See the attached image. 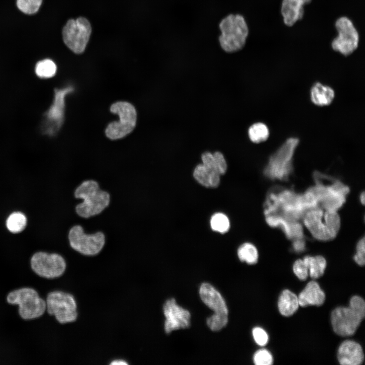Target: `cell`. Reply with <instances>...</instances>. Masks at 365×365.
Segmentation results:
<instances>
[{"label":"cell","instance_id":"cell-16","mask_svg":"<svg viewBox=\"0 0 365 365\" xmlns=\"http://www.w3.org/2000/svg\"><path fill=\"white\" fill-rule=\"evenodd\" d=\"M335 25L338 35L332 42V48L343 55H349L358 47V32L352 21L346 17L337 19Z\"/></svg>","mask_w":365,"mask_h":365},{"label":"cell","instance_id":"cell-22","mask_svg":"<svg viewBox=\"0 0 365 365\" xmlns=\"http://www.w3.org/2000/svg\"><path fill=\"white\" fill-rule=\"evenodd\" d=\"M193 175L200 185L206 188H215L220 183L221 175L216 171L208 170L202 164L195 167Z\"/></svg>","mask_w":365,"mask_h":365},{"label":"cell","instance_id":"cell-33","mask_svg":"<svg viewBox=\"0 0 365 365\" xmlns=\"http://www.w3.org/2000/svg\"><path fill=\"white\" fill-rule=\"evenodd\" d=\"M293 271L298 278L301 280H305L309 275L308 268L303 259H298L295 262Z\"/></svg>","mask_w":365,"mask_h":365},{"label":"cell","instance_id":"cell-40","mask_svg":"<svg viewBox=\"0 0 365 365\" xmlns=\"http://www.w3.org/2000/svg\"><path fill=\"white\" fill-rule=\"evenodd\" d=\"M359 200H360V203L364 205V202H365V194H364V192H362L360 194V196H359Z\"/></svg>","mask_w":365,"mask_h":365},{"label":"cell","instance_id":"cell-37","mask_svg":"<svg viewBox=\"0 0 365 365\" xmlns=\"http://www.w3.org/2000/svg\"><path fill=\"white\" fill-rule=\"evenodd\" d=\"M201 160L202 162V164L208 170L217 172L216 169L214 157L212 153L209 152L203 153L201 155Z\"/></svg>","mask_w":365,"mask_h":365},{"label":"cell","instance_id":"cell-13","mask_svg":"<svg viewBox=\"0 0 365 365\" xmlns=\"http://www.w3.org/2000/svg\"><path fill=\"white\" fill-rule=\"evenodd\" d=\"M110 110L117 114L119 121L112 122L105 129L106 136L115 140L124 137L134 128L136 122V112L134 107L126 101H119L113 104Z\"/></svg>","mask_w":365,"mask_h":365},{"label":"cell","instance_id":"cell-14","mask_svg":"<svg viewBox=\"0 0 365 365\" xmlns=\"http://www.w3.org/2000/svg\"><path fill=\"white\" fill-rule=\"evenodd\" d=\"M71 87L54 90V97L52 104L44 114L41 124L42 134L53 136L60 129L64 120L65 97L72 92Z\"/></svg>","mask_w":365,"mask_h":365},{"label":"cell","instance_id":"cell-38","mask_svg":"<svg viewBox=\"0 0 365 365\" xmlns=\"http://www.w3.org/2000/svg\"><path fill=\"white\" fill-rule=\"evenodd\" d=\"M293 241V246L295 251L301 252L304 250L305 247V242L304 238L297 239Z\"/></svg>","mask_w":365,"mask_h":365},{"label":"cell","instance_id":"cell-1","mask_svg":"<svg viewBox=\"0 0 365 365\" xmlns=\"http://www.w3.org/2000/svg\"><path fill=\"white\" fill-rule=\"evenodd\" d=\"M318 206L315 198L308 189L298 194L291 190H283L268 196L265 203L264 214H276L295 221L302 220L309 209Z\"/></svg>","mask_w":365,"mask_h":365},{"label":"cell","instance_id":"cell-4","mask_svg":"<svg viewBox=\"0 0 365 365\" xmlns=\"http://www.w3.org/2000/svg\"><path fill=\"white\" fill-rule=\"evenodd\" d=\"M321 179L315 176L316 185L309 190L314 196L318 206L324 209L336 210L345 202L349 189L340 181L315 173Z\"/></svg>","mask_w":365,"mask_h":365},{"label":"cell","instance_id":"cell-18","mask_svg":"<svg viewBox=\"0 0 365 365\" xmlns=\"http://www.w3.org/2000/svg\"><path fill=\"white\" fill-rule=\"evenodd\" d=\"M265 220L269 226L280 228L289 239L304 238L303 226L299 221L289 220L273 214L265 215Z\"/></svg>","mask_w":365,"mask_h":365},{"label":"cell","instance_id":"cell-24","mask_svg":"<svg viewBox=\"0 0 365 365\" xmlns=\"http://www.w3.org/2000/svg\"><path fill=\"white\" fill-rule=\"evenodd\" d=\"M335 96L334 90L330 87L320 83H315L310 91V97L315 104L319 106L328 105Z\"/></svg>","mask_w":365,"mask_h":365},{"label":"cell","instance_id":"cell-35","mask_svg":"<svg viewBox=\"0 0 365 365\" xmlns=\"http://www.w3.org/2000/svg\"><path fill=\"white\" fill-rule=\"evenodd\" d=\"M216 169L222 175L225 174L227 170V163L223 154L220 152L213 153Z\"/></svg>","mask_w":365,"mask_h":365},{"label":"cell","instance_id":"cell-26","mask_svg":"<svg viewBox=\"0 0 365 365\" xmlns=\"http://www.w3.org/2000/svg\"><path fill=\"white\" fill-rule=\"evenodd\" d=\"M237 255L241 261L248 264L257 263L259 258L257 247L249 242L244 243L239 246L237 250Z\"/></svg>","mask_w":365,"mask_h":365},{"label":"cell","instance_id":"cell-31","mask_svg":"<svg viewBox=\"0 0 365 365\" xmlns=\"http://www.w3.org/2000/svg\"><path fill=\"white\" fill-rule=\"evenodd\" d=\"M43 0H17L18 8L26 14H33L39 10Z\"/></svg>","mask_w":365,"mask_h":365},{"label":"cell","instance_id":"cell-8","mask_svg":"<svg viewBox=\"0 0 365 365\" xmlns=\"http://www.w3.org/2000/svg\"><path fill=\"white\" fill-rule=\"evenodd\" d=\"M45 299L46 313L53 316L58 323L64 324L76 321L78 317V305L72 294L55 289L49 291Z\"/></svg>","mask_w":365,"mask_h":365},{"label":"cell","instance_id":"cell-6","mask_svg":"<svg viewBox=\"0 0 365 365\" xmlns=\"http://www.w3.org/2000/svg\"><path fill=\"white\" fill-rule=\"evenodd\" d=\"M7 302L17 306L19 317L30 320L40 318L46 311L45 299L34 288L23 286L10 291L7 295Z\"/></svg>","mask_w":365,"mask_h":365},{"label":"cell","instance_id":"cell-28","mask_svg":"<svg viewBox=\"0 0 365 365\" xmlns=\"http://www.w3.org/2000/svg\"><path fill=\"white\" fill-rule=\"evenodd\" d=\"M57 67L52 60L45 59L39 61L35 66L36 75L41 79L53 77L56 74Z\"/></svg>","mask_w":365,"mask_h":365},{"label":"cell","instance_id":"cell-29","mask_svg":"<svg viewBox=\"0 0 365 365\" xmlns=\"http://www.w3.org/2000/svg\"><path fill=\"white\" fill-rule=\"evenodd\" d=\"M210 226L212 231L221 234H225L230 228V222L225 214L222 212H216L210 217Z\"/></svg>","mask_w":365,"mask_h":365},{"label":"cell","instance_id":"cell-21","mask_svg":"<svg viewBox=\"0 0 365 365\" xmlns=\"http://www.w3.org/2000/svg\"><path fill=\"white\" fill-rule=\"evenodd\" d=\"M298 298L299 306L301 307L310 305L320 306L324 302L325 295L318 283L312 280L307 284Z\"/></svg>","mask_w":365,"mask_h":365},{"label":"cell","instance_id":"cell-41","mask_svg":"<svg viewBox=\"0 0 365 365\" xmlns=\"http://www.w3.org/2000/svg\"><path fill=\"white\" fill-rule=\"evenodd\" d=\"M47 333H48V335L49 340V344L50 345V337H49V335H50V334H49V332ZM47 348H48V346H47ZM49 349H50V345H49ZM48 362H49V353L47 352V363H48Z\"/></svg>","mask_w":365,"mask_h":365},{"label":"cell","instance_id":"cell-2","mask_svg":"<svg viewBox=\"0 0 365 365\" xmlns=\"http://www.w3.org/2000/svg\"><path fill=\"white\" fill-rule=\"evenodd\" d=\"M74 197L82 201L75 206L77 214L84 218L96 216L102 212L111 201L110 193L100 188L95 179L83 181L75 189Z\"/></svg>","mask_w":365,"mask_h":365},{"label":"cell","instance_id":"cell-34","mask_svg":"<svg viewBox=\"0 0 365 365\" xmlns=\"http://www.w3.org/2000/svg\"><path fill=\"white\" fill-rule=\"evenodd\" d=\"M354 261L359 266L365 264V239L361 238L357 242L356 246V254L353 257Z\"/></svg>","mask_w":365,"mask_h":365},{"label":"cell","instance_id":"cell-11","mask_svg":"<svg viewBox=\"0 0 365 365\" xmlns=\"http://www.w3.org/2000/svg\"><path fill=\"white\" fill-rule=\"evenodd\" d=\"M30 268L38 276L46 279H55L66 271L67 263L64 257L56 252L40 251L30 258Z\"/></svg>","mask_w":365,"mask_h":365},{"label":"cell","instance_id":"cell-32","mask_svg":"<svg viewBox=\"0 0 365 365\" xmlns=\"http://www.w3.org/2000/svg\"><path fill=\"white\" fill-rule=\"evenodd\" d=\"M253 361L257 365H271L273 363V357L270 352L265 349L257 351L253 356Z\"/></svg>","mask_w":365,"mask_h":365},{"label":"cell","instance_id":"cell-12","mask_svg":"<svg viewBox=\"0 0 365 365\" xmlns=\"http://www.w3.org/2000/svg\"><path fill=\"white\" fill-rule=\"evenodd\" d=\"M199 294L203 302L214 313L207 319L208 327L213 331H218L228 323V311L226 303L220 293L211 285L203 283Z\"/></svg>","mask_w":365,"mask_h":365},{"label":"cell","instance_id":"cell-27","mask_svg":"<svg viewBox=\"0 0 365 365\" xmlns=\"http://www.w3.org/2000/svg\"><path fill=\"white\" fill-rule=\"evenodd\" d=\"M26 224V217L20 211L12 213L9 215L6 222L7 228L13 233H18L22 231Z\"/></svg>","mask_w":365,"mask_h":365},{"label":"cell","instance_id":"cell-36","mask_svg":"<svg viewBox=\"0 0 365 365\" xmlns=\"http://www.w3.org/2000/svg\"><path fill=\"white\" fill-rule=\"evenodd\" d=\"M252 335L255 342L260 346H265L268 342V336L263 328L256 327L252 330Z\"/></svg>","mask_w":365,"mask_h":365},{"label":"cell","instance_id":"cell-20","mask_svg":"<svg viewBox=\"0 0 365 365\" xmlns=\"http://www.w3.org/2000/svg\"><path fill=\"white\" fill-rule=\"evenodd\" d=\"M311 0H283L281 12L283 21L288 26H293L304 15V6Z\"/></svg>","mask_w":365,"mask_h":365},{"label":"cell","instance_id":"cell-25","mask_svg":"<svg viewBox=\"0 0 365 365\" xmlns=\"http://www.w3.org/2000/svg\"><path fill=\"white\" fill-rule=\"evenodd\" d=\"M303 260L308 268L311 278L317 279L323 275L326 266V261L323 257L306 256Z\"/></svg>","mask_w":365,"mask_h":365},{"label":"cell","instance_id":"cell-39","mask_svg":"<svg viewBox=\"0 0 365 365\" xmlns=\"http://www.w3.org/2000/svg\"><path fill=\"white\" fill-rule=\"evenodd\" d=\"M111 365H128L129 363L123 359L117 358L112 360L110 363Z\"/></svg>","mask_w":365,"mask_h":365},{"label":"cell","instance_id":"cell-15","mask_svg":"<svg viewBox=\"0 0 365 365\" xmlns=\"http://www.w3.org/2000/svg\"><path fill=\"white\" fill-rule=\"evenodd\" d=\"M91 26L84 17L69 20L62 29V37L66 46L75 53H83L91 33Z\"/></svg>","mask_w":365,"mask_h":365},{"label":"cell","instance_id":"cell-30","mask_svg":"<svg viewBox=\"0 0 365 365\" xmlns=\"http://www.w3.org/2000/svg\"><path fill=\"white\" fill-rule=\"evenodd\" d=\"M248 136L254 143H260L266 140L269 135L267 126L264 123L258 122L252 125L248 129Z\"/></svg>","mask_w":365,"mask_h":365},{"label":"cell","instance_id":"cell-9","mask_svg":"<svg viewBox=\"0 0 365 365\" xmlns=\"http://www.w3.org/2000/svg\"><path fill=\"white\" fill-rule=\"evenodd\" d=\"M67 239L72 249L86 257L98 254L103 249L106 242L105 236L103 232L98 231L88 233L80 224H75L69 228Z\"/></svg>","mask_w":365,"mask_h":365},{"label":"cell","instance_id":"cell-5","mask_svg":"<svg viewBox=\"0 0 365 365\" xmlns=\"http://www.w3.org/2000/svg\"><path fill=\"white\" fill-rule=\"evenodd\" d=\"M365 316L364 300L353 296L348 307H338L331 313V320L334 332L339 336L353 335Z\"/></svg>","mask_w":365,"mask_h":365},{"label":"cell","instance_id":"cell-17","mask_svg":"<svg viewBox=\"0 0 365 365\" xmlns=\"http://www.w3.org/2000/svg\"><path fill=\"white\" fill-rule=\"evenodd\" d=\"M166 318L164 330L168 334L172 331L186 328L190 325L191 314L186 309L178 306L174 298L167 300L163 307Z\"/></svg>","mask_w":365,"mask_h":365},{"label":"cell","instance_id":"cell-19","mask_svg":"<svg viewBox=\"0 0 365 365\" xmlns=\"http://www.w3.org/2000/svg\"><path fill=\"white\" fill-rule=\"evenodd\" d=\"M337 356L339 362L342 365H359L364 360L361 345L352 340H345L341 344Z\"/></svg>","mask_w":365,"mask_h":365},{"label":"cell","instance_id":"cell-10","mask_svg":"<svg viewBox=\"0 0 365 365\" xmlns=\"http://www.w3.org/2000/svg\"><path fill=\"white\" fill-rule=\"evenodd\" d=\"M299 142L296 137L287 139L270 157L264 174L272 179L287 178L292 170L293 156Z\"/></svg>","mask_w":365,"mask_h":365},{"label":"cell","instance_id":"cell-3","mask_svg":"<svg viewBox=\"0 0 365 365\" xmlns=\"http://www.w3.org/2000/svg\"><path fill=\"white\" fill-rule=\"evenodd\" d=\"M302 221L311 235L319 241L334 239L341 227V218L338 211L326 210L319 206L308 210Z\"/></svg>","mask_w":365,"mask_h":365},{"label":"cell","instance_id":"cell-23","mask_svg":"<svg viewBox=\"0 0 365 365\" xmlns=\"http://www.w3.org/2000/svg\"><path fill=\"white\" fill-rule=\"evenodd\" d=\"M299 306L298 296L288 289L283 290L278 300V307L280 314L290 316L298 310Z\"/></svg>","mask_w":365,"mask_h":365},{"label":"cell","instance_id":"cell-7","mask_svg":"<svg viewBox=\"0 0 365 365\" xmlns=\"http://www.w3.org/2000/svg\"><path fill=\"white\" fill-rule=\"evenodd\" d=\"M221 34L219 42L226 52L232 53L242 49L248 34V28L244 17L240 14H230L221 21Z\"/></svg>","mask_w":365,"mask_h":365}]
</instances>
